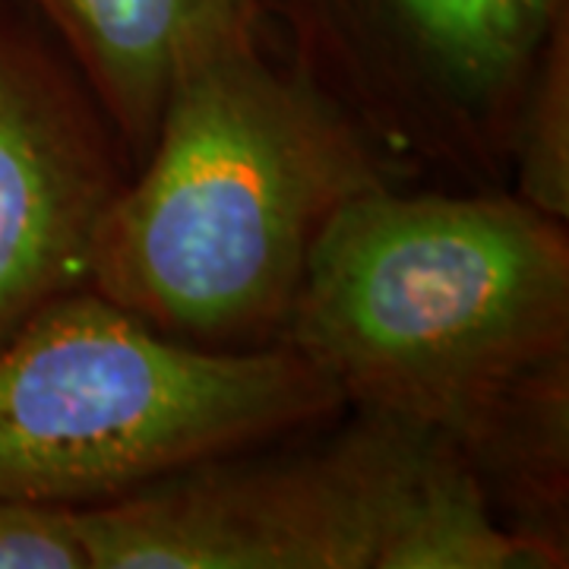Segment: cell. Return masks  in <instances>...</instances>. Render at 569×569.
I'll list each match as a JSON object with an SVG mask.
<instances>
[{"mask_svg":"<svg viewBox=\"0 0 569 569\" xmlns=\"http://www.w3.org/2000/svg\"><path fill=\"white\" fill-rule=\"evenodd\" d=\"M282 342L346 406L443 437L569 567V222L509 190L380 183L326 224Z\"/></svg>","mask_w":569,"mask_h":569,"instance_id":"cell-1","label":"cell"},{"mask_svg":"<svg viewBox=\"0 0 569 569\" xmlns=\"http://www.w3.org/2000/svg\"><path fill=\"white\" fill-rule=\"evenodd\" d=\"M402 183L284 61L260 13L187 41L89 288L203 348L279 346L310 253L365 190Z\"/></svg>","mask_w":569,"mask_h":569,"instance_id":"cell-2","label":"cell"},{"mask_svg":"<svg viewBox=\"0 0 569 569\" xmlns=\"http://www.w3.org/2000/svg\"><path fill=\"white\" fill-rule=\"evenodd\" d=\"M70 522L89 569H560L443 437L355 406Z\"/></svg>","mask_w":569,"mask_h":569,"instance_id":"cell-3","label":"cell"},{"mask_svg":"<svg viewBox=\"0 0 569 569\" xmlns=\"http://www.w3.org/2000/svg\"><path fill=\"white\" fill-rule=\"evenodd\" d=\"M346 408L298 348H203L77 288L0 342V497L92 509Z\"/></svg>","mask_w":569,"mask_h":569,"instance_id":"cell-4","label":"cell"},{"mask_svg":"<svg viewBox=\"0 0 569 569\" xmlns=\"http://www.w3.org/2000/svg\"><path fill=\"white\" fill-rule=\"evenodd\" d=\"M282 58L402 183L509 190L522 99L569 0H253Z\"/></svg>","mask_w":569,"mask_h":569,"instance_id":"cell-5","label":"cell"},{"mask_svg":"<svg viewBox=\"0 0 569 569\" xmlns=\"http://www.w3.org/2000/svg\"><path fill=\"white\" fill-rule=\"evenodd\" d=\"M137 171L99 89L29 0H0V342L89 288L92 253Z\"/></svg>","mask_w":569,"mask_h":569,"instance_id":"cell-6","label":"cell"},{"mask_svg":"<svg viewBox=\"0 0 569 569\" xmlns=\"http://www.w3.org/2000/svg\"><path fill=\"white\" fill-rule=\"evenodd\" d=\"M73 51L140 164L187 41L260 13L253 0H29Z\"/></svg>","mask_w":569,"mask_h":569,"instance_id":"cell-7","label":"cell"},{"mask_svg":"<svg viewBox=\"0 0 569 569\" xmlns=\"http://www.w3.org/2000/svg\"><path fill=\"white\" fill-rule=\"evenodd\" d=\"M509 193L569 222V22L550 36L522 99Z\"/></svg>","mask_w":569,"mask_h":569,"instance_id":"cell-8","label":"cell"},{"mask_svg":"<svg viewBox=\"0 0 569 569\" xmlns=\"http://www.w3.org/2000/svg\"><path fill=\"white\" fill-rule=\"evenodd\" d=\"M0 569H89L70 512L0 497Z\"/></svg>","mask_w":569,"mask_h":569,"instance_id":"cell-9","label":"cell"}]
</instances>
